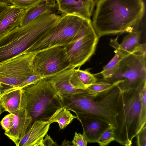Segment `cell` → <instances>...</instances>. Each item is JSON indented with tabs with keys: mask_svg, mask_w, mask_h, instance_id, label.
Here are the masks:
<instances>
[{
	"mask_svg": "<svg viewBox=\"0 0 146 146\" xmlns=\"http://www.w3.org/2000/svg\"><path fill=\"white\" fill-rule=\"evenodd\" d=\"M145 12L143 0H99L92 24L99 38L129 33L138 27Z\"/></svg>",
	"mask_w": 146,
	"mask_h": 146,
	"instance_id": "6da1fadb",
	"label": "cell"
},
{
	"mask_svg": "<svg viewBox=\"0 0 146 146\" xmlns=\"http://www.w3.org/2000/svg\"><path fill=\"white\" fill-rule=\"evenodd\" d=\"M118 83L95 94L86 90L62 100L63 106L74 112L76 119H89L102 121L115 129L116 118L122 103Z\"/></svg>",
	"mask_w": 146,
	"mask_h": 146,
	"instance_id": "7a4b0ae2",
	"label": "cell"
},
{
	"mask_svg": "<svg viewBox=\"0 0 146 146\" xmlns=\"http://www.w3.org/2000/svg\"><path fill=\"white\" fill-rule=\"evenodd\" d=\"M55 26L51 17L44 13L0 38V64L26 51Z\"/></svg>",
	"mask_w": 146,
	"mask_h": 146,
	"instance_id": "3957f363",
	"label": "cell"
},
{
	"mask_svg": "<svg viewBox=\"0 0 146 146\" xmlns=\"http://www.w3.org/2000/svg\"><path fill=\"white\" fill-rule=\"evenodd\" d=\"M146 82L128 89L121 88L122 103L114 129L115 140L120 145L130 146L139 132L142 92Z\"/></svg>",
	"mask_w": 146,
	"mask_h": 146,
	"instance_id": "277c9868",
	"label": "cell"
},
{
	"mask_svg": "<svg viewBox=\"0 0 146 146\" xmlns=\"http://www.w3.org/2000/svg\"><path fill=\"white\" fill-rule=\"evenodd\" d=\"M23 89L27 97L26 108L32 122L48 121L58 109L63 107L61 99L46 78Z\"/></svg>",
	"mask_w": 146,
	"mask_h": 146,
	"instance_id": "5b68a950",
	"label": "cell"
},
{
	"mask_svg": "<svg viewBox=\"0 0 146 146\" xmlns=\"http://www.w3.org/2000/svg\"><path fill=\"white\" fill-rule=\"evenodd\" d=\"M85 19L68 15L62 16L56 26L25 52L36 53L40 51L58 46H65L75 37Z\"/></svg>",
	"mask_w": 146,
	"mask_h": 146,
	"instance_id": "8992f818",
	"label": "cell"
},
{
	"mask_svg": "<svg viewBox=\"0 0 146 146\" xmlns=\"http://www.w3.org/2000/svg\"><path fill=\"white\" fill-rule=\"evenodd\" d=\"M35 55L23 52L0 64L1 92L18 88L33 74Z\"/></svg>",
	"mask_w": 146,
	"mask_h": 146,
	"instance_id": "52a82bcc",
	"label": "cell"
},
{
	"mask_svg": "<svg viewBox=\"0 0 146 146\" xmlns=\"http://www.w3.org/2000/svg\"><path fill=\"white\" fill-rule=\"evenodd\" d=\"M146 56L135 53L123 57L120 61L117 71L108 80L112 82L123 80L119 85L124 89L136 87L146 82Z\"/></svg>",
	"mask_w": 146,
	"mask_h": 146,
	"instance_id": "ba28073f",
	"label": "cell"
},
{
	"mask_svg": "<svg viewBox=\"0 0 146 146\" xmlns=\"http://www.w3.org/2000/svg\"><path fill=\"white\" fill-rule=\"evenodd\" d=\"M70 67L64 46L52 47L35 53L33 70L42 79L54 75Z\"/></svg>",
	"mask_w": 146,
	"mask_h": 146,
	"instance_id": "9c48e42d",
	"label": "cell"
},
{
	"mask_svg": "<svg viewBox=\"0 0 146 146\" xmlns=\"http://www.w3.org/2000/svg\"><path fill=\"white\" fill-rule=\"evenodd\" d=\"M99 38L94 28L65 46L70 66L80 67L94 54Z\"/></svg>",
	"mask_w": 146,
	"mask_h": 146,
	"instance_id": "30bf717a",
	"label": "cell"
},
{
	"mask_svg": "<svg viewBox=\"0 0 146 146\" xmlns=\"http://www.w3.org/2000/svg\"><path fill=\"white\" fill-rule=\"evenodd\" d=\"M59 14L77 15L91 20L95 0H56Z\"/></svg>",
	"mask_w": 146,
	"mask_h": 146,
	"instance_id": "8fae6325",
	"label": "cell"
},
{
	"mask_svg": "<svg viewBox=\"0 0 146 146\" xmlns=\"http://www.w3.org/2000/svg\"><path fill=\"white\" fill-rule=\"evenodd\" d=\"M138 27L129 32L120 44L116 38L110 40V45L118 50L123 57L135 53L146 54V44L140 43L142 31L138 29Z\"/></svg>",
	"mask_w": 146,
	"mask_h": 146,
	"instance_id": "7c38bea8",
	"label": "cell"
},
{
	"mask_svg": "<svg viewBox=\"0 0 146 146\" xmlns=\"http://www.w3.org/2000/svg\"><path fill=\"white\" fill-rule=\"evenodd\" d=\"M74 69L70 67L46 78L50 82L61 100L79 93L83 90L75 88L70 82V77Z\"/></svg>",
	"mask_w": 146,
	"mask_h": 146,
	"instance_id": "4fadbf2b",
	"label": "cell"
},
{
	"mask_svg": "<svg viewBox=\"0 0 146 146\" xmlns=\"http://www.w3.org/2000/svg\"><path fill=\"white\" fill-rule=\"evenodd\" d=\"M13 114L12 125L5 134L19 146L20 140L32 123V119L26 108L12 113Z\"/></svg>",
	"mask_w": 146,
	"mask_h": 146,
	"instance_id": "5bb4252c",
	"label": "cell"
},
{
	"mask_svg": "<svg viewBox=\"0 0 146 146\" xmlns=\"http://www.w3.org/2000/svg\"><path fill=\"white\" fill-rule=\"evenodd\" d=\"M50 125L48 121L40 120L33 122L20 141L19 146H42Z\"/></svg>",
	"mask_w": 146,
	"mask_h": 146,
	"instance_id": "9a60e30c",
	"label": "cell"
},
{
	"mask_svg": "<svg viewBox=\"0 0 146 146\" xmlns=\"http://www.w3.org/2000/svg\"><path fill=\"white\" fill-rule=\"evenodd\" d=\"M0 99L5 111L9 113L26 108L27 97L23 88H13L0 91Z\"/></svg>",
	"mask_w": 146,
	"mask_h": 146,
	"instance_id": "2e32d148",
	"label": "cell"
},
{
	"mask_svg": "<svg viewBox=\"0 0 146 146\" xmlns=\"http://www.w3.org/2000/svg\"><path fill=\"white\" fill-rule=\"evenodd\" d=\"M24 11L11 5L0 14V38L20 26Z\"/></svg>",
	"mask_w": 146,
	"mask_h": 146,
	"instance_id": "e0dca14e",
	"label": "cell"
},
{
	"mask_svg": "<svg viewBox=\"0 0 146 146\" xmlns=\"http://www.w3.org/2000/svg\"><path fill=\"white\" fill-rule=\"evenodd\" d=\"M78 120L81 123L83 134L88 143H97L102 134L110 127L102 121L95 119H80Z\"/></svg>",
	"mask_w": 146,
	"mask_h": 146,
	"instance_id": "ac0fdd59",
	"label": "cell"
},
{
	"mask_svg": "<svg viewBox=\"0 0 146 146\" xmlns=\"http://www.w3.org/2000/svg\"><path fill=\"white\" fill-rule=\"evenodd\" d=\"M48 13L59 14L56 3L51 5L42 1L25 10L19 26H24L40 15Z\"/></svg>",
	"mask_w": 146,
	"mask_h": 146,
	"instance_id": "d6986e66",
	"label": "cell"
},
{
	"mask_svg": "<svg viewBox=\"0 0 146 146\" xmlns=\"http://www.w3.org/2000/svg\"><path fill=\"white\" fill-rule=\"evenodd\" d=\"M89 70V69L80 70V68L74 69L70 77V81L74 88L86 90L89 86L97 81V78Z\"/></svg>",
	"mask_w": 146,
	"mask_h": 146,
	"instance_id": "ffe728a7",
	"label": "cell"
},
{
	"mask_svg": "<svg viewBox=\"0 0 146 146\" xmlns=\"http://www.w3.org/2000/svg\"><path fill=\"white\" fill-rule=\"evenodd\" d=\"M74 115L66 108L62 107L58 109L51 116L48 121L50 124L53 123H57L60 130L65 128L75 118Z\"/></svg>",
	"mask_w": 146,
	"mask_h": 146,
	"instance_id": "44dd1931",
	"label": "cell"
},
{
	"mask_svg": "<svg viewBox=\"0 0 146 146\" xmlns=\"http://www.w3.org/2000/svg\"><path fill=\"white\" fill-rule=\"evenodd\" d=\"M115 55L110 61L103 68L100 73L105 80L111 78L115 74L119 67V62L123 57L117 50L114 51Z\"/></svg>",
	"mask_w": 146,
	"mask_h": 146,
	"instance_id": "7402d4cb",
	"label": "cell"
},
{
	"mask_svg": "<svg viewBox=\"0 0 146 146\" xmlns=\"http://www.w3.org/2000/svg\"><path fill=\"white\" fill-rule=\"evenodd\" d=\"M124 80H119L109 83L104 81L96 82L89 86L86 90L89 93L95 94L108 89L113 86L123 82Z\"/></svg>",
	"mask_w": 146,
	"mask_h": 146,
	"instance_id": "603a6c76",
	"label": "cell"
},
{
	"mask_svg": "<svg viewBox=\"0 0 146 146\" xmlns=\"http://www.w3.org/2000/svg\"><path fill=\"white\" fill-rule=\"evenodd\" d=\"M146 85L143 87L142 92L141 108L140 117L139 131L146 126Z\"/></svg>",
	"mask_w": 146,
	"mask_h": 146,
	"instance_id": "cb8c5ba5",
	"label": "cell"
},
{
	"mask_svg": "<svg viewBox=\"0 0 146 146\" xmlns=\"http://www.w3.org/2000/svg\"><path fill=\"white\" fill-rule=\"evenodd\" d=\"M114 140V129L110 127L102 134L97 143H98L100 146H105Z\"/></svg>",
	"mask_w": 146,
	"mask_h": 146,
	"instance_id": "d4e9b609",
	"label": "cell"
},
{
	"mask_svg": "<svg viewBox=\"0 0 146 146\" xmlns=\"http://www.w3.org/2000/svg\"><path fill=\"white\" fill-rule=\"evenodd\" d=\"M10 4L25 10L42 1L43 0H9Z\"/></svg>",
	"mask_w": 146,
	"mask_h": 146,
	"instance_id": "484cf974",
	"label": "cell"
},
{
	"mask_svg": "<svg viewBox=\"0 0 146 146\" xmlns=\"http://www.w3.org/2000/svg\"><path fill=\"white\" fill-rule=\"evenodd\" d=\"M13 114L9 113L5 116L0 122V124L5 132L9 131L11 128L13 123Z\"/></svg>",
	"mask_w": 146,
	"mask_h": 146,
	"instance_id": "4316f807",
	"label": "cell"
},
{
	"mask_svg": "<svg viewBox=\"0 0 146 146\" xmlns=\"http://www.w3.org/2000/svg\"><path fill=\"white\" fill-rule=\"evenodd\" d=\"M88 142L83 134L75 132L72 143V145L76 146H86Z\"/></svg>",
	"mask_w": 146,
	"mask_h": 146,
	"instance_id": "83f0119b",
	"label": "cell"
},
{
	"mask_svg": "<svg viewBox=\"0 0 146 146\" xmlns=\"http://www.w3.org/2000/svg\"><path fill=\"white\" fill-rule=\"evenodd\" d=\"M42 79L40 76L34 72L31 76L17 88H23L26 86L36 83Z\"/></svg>",
	"mask_w": 146,
	"mask_h": 146,
	"instance_id": "f1b7e54d",
	"label": "cell"
},
{
	"mask_svg": "<svg viewBox=\"0 0 146 146\" xmlns=\"http://www.w3.org/2000/svg\"><path fill=\"white\" fill-rule=\"evenodd\" d=\"M137 145L138 146H146V126L143 128L136 136Z\"/></svg>",
	"mask_w": 146,
	"mask_h": 146,
	"instance_id": "f546056e",
	"label": "cell"
},
{
	"mask_svg": "<svg viewBox=\"0 0 146 146\" xmlns=\"http://www.w3.org/2000/svg\"><path fill=\"white\" fill-rule=\"evenodd\" d=\"M45 138L43 139L42 146L58 145L54 141L50 135L47 134L45 136Z\"/></svg>",
	"mask_w": 146,
	"mask_h": 146,
	"instance_id": "4dcf8cb0",
	"label": "cell"
},
{
	"mask_svg": "<svg viewBox=\"0 0 146 146\" xmlns=\"http://www.w3.org/2000/svg\"><path fill=\"white\" fill-rule=\"evenodd\" d=\"M11 5L3 3L0 1V14L6 9H7Z\"/></svg>",
	"mask_w": 146,
	"mask_h": 146,
	"instance_id": "1f68e13d",
	"label": "cell"
},
{
	"mask_svg": "<svg viewBox=\"0 0 146 146\" xmlns=\"http://www.w3.org/2000/svg\"><path fill=\"white\" fill-rule=\"evenodd\" d=\"M43 1L48 4H55L56 3V0H43Z\"/></svg>",
	"mask_w": 146,
	"mask_h": 146,
	"instance_id": "d6a6232c",
	"label": "cell"
},
{
	"mask_svg": "<svg viewBox=\"0 0 146 146\" xmlns=\"http://www.w3.org/2000/svg\"><path fill=\"white\" fill-rule=\"evenodd\" d=\"M5 111L3 108L1 103V100L0 99V115L4 111Z\"/></svg>",
	"mask_w": 146,
	"mask_h": 146,
	"instance_id": "836d02e7",
	"label": "cell"
}]
</instances>
